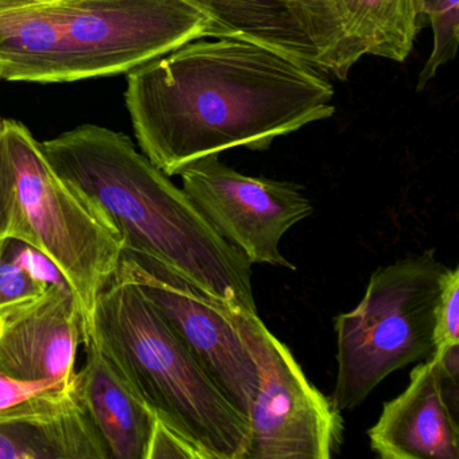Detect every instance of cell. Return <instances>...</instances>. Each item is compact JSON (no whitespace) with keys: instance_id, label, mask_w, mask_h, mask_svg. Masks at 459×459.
<instances>
[{"instance_id":"obj_11","label":"cell","mask_w":459,"mask_h":459,"mask_svg":"<svg viewBox=\"0 0 459 459\" xmlns=\"http://www.w3.org/2000/svg\"><path fill=\"white\" fill-rule=\"evenodd\" d=\"M458 377L432 356L413 368L407 389L368 431L372 450L384 459H458Z\"/></svg>"},{"instance_id":"obj_4","label":"cell","mask_w":459,"mask_h":459,"mask_svg":"<svg viewBox=\"0 0 459 459\" xmlns=\"http://www.w3.org/2000/svg\"><path fill=\"white\" fill-rule=\"evenodd\" d=\"M90 340L155 418L192 443L203 459H246L248 419L135 284L117 276L107 284L96 302Z\"/></svg>"},{"instance_id":"obj_3","label":"cell","mask_w":459,"mask_h":459,"mask_svg":"<svg viewBox=\"0 0 459 459\" xmlns=\"http://www.w3.org/2000/svg\"><path fill=\"white\" fill-rule=\"evenodd\" d=\"M220 37L182 0H61L0 12V80L71 82L128 74L187 42Z\"/></svg>"},{"instance_id":"obj_2","label":"cell","mask_w":459,"mask_h":459,"mask_svg":"<svg viewBox=\"0 0 459 459\" xmlns=\"http://www.w3.org/2000/svg\"><path fill=\"white\" fill-rule=\"evenodd\" d=\"M41 146L55 170L114 222L125 249L154 257L228 305L257 314L249 260L127 135L84 125Z\"/></svg>"},{"instance_id":"obj_7","label":"cell","mask_w":459,"mask_h":459,"mask_svg":"<svg viewBox=\"0 0 459 459\" xmlns=\"http://www.w3.org/2000/svg\"><path fill=\"white\" fill-rule=\"evenodd\" d=\"M114 276L141 290L233 407L248 419L259 388L260 361L268 332L259 314L228 305L139 252L125 249Z\"/></svg>"},{"instance_id":"obj_15","label":"cell","mask_w":459,"mask_h":459,"mask_svg":"<svg viewBox=\"0 0 459 459\" xmlns=\"http://www.w3.org/2000/svg\"><path fill=\"white\" fill-rule=\"evenodd\" d=\"M77 404L74 377L28 381L0 370V424L52 420Z\"/></svg>"},{"instance_id":"obj_22","label":"cell","mask_w":459,"mask_h":459,"mask_svg":"<svg viewBox=\"0 0 459 459\" xmlns=\"http://www.w3.org/2000/svg\"><path fill=\"white\" fill-rule=\"evenodd\" d=\"M25 6V0H0V12H4V10L18 9V7Z\"/></svg>"},{"instance_id":"obj_17","label":"cell","mask_w":459,"mask_h":459,"mask_svg":"<svg viewBox=\"0 0 459 459\" xmlns=\"http://www.w3.org/2000/svg\"><path fill=\"white\" fill-rule=\"evenodd\" d=\"M424 20L434 31V47L423 71L419 74L418 90L434 79L440 66L454 60L459 42V0H419Z\"/></svg>"},{"instance_id":"obj_12","label":"cell","mask_w":459,"mask_h":459,"mask_svg":"<svg viewBox=\"0 0 459 459\" xmlns=\"http://www.w3.org/2000/svg\"><path fill=\"white\" fill-rule=\"evenodd\" d=\"M84 322L71 287L0 311V370L21 380H72Z\"/></svg>"},{"instance_id":"obj_14","label":"cell","mask_w":459,"mask_h":459,"mask_svg":"<svg viewBox=\"0 0 459 459\" xmlns=\"http://www.w3.org/2000/svg\"><path fill=\"white\" fill-rule=\"evenodd\" d=\"M0 459H109L82 403L52 420L0 424Z\"/></svg>"},{"instance_id":"obj_8","label":"cell","mask_w":459,"mask_h":459,"mask_svg":"<svg viewBox=\"0 0 459 459\" xmlns=\"http://www.w3.org/2000/svg\"><path fill=\"white\" fill-rule=\"evenodd\" d=\"M177 176L211 227L252 265L297 270L281 252V238L313 213L297 185L244 176L219 155L189 163Z\"/></svg>"},{"instance_id":"obj_20","label":"cell","mask_w":459,"mask_h":459,"mask_svg":"<svg viewBox=\"0 0 459 459\" xmlns=\"http://www.w3.org/2000/svg\"><path fill=\"white\" fill-rule=\"evenodd\" d=\"M7 247L13 260L26 273H30L36 281H41L47 287L69 286L57 265L39 249L18 240H7Z\"/></svg>"},{"instance_id":"obj_16","label":"cell","mask_w":459,"mask_h":459,"mask_svg":"<svg viewBox=\"0 0 459 459\" xmlns=\"http://www.w3.org/2000/svg\"><path fill=\"white\" fill-rule=\"evenodd\" d=\"M211 18L220 37L257 42L264 39L276 15L273 0H182Z\"/></svg>"},{"instance_id":"obj_19","label":"cell","mask_w":459,"mask_h":459,"mask_svg":"<svg viewBox=\"0 0 459 459\" xmlns=\"http://www.w3.org/2000/svg\"><path fill=\"white\" fill-rule=\"evenodd\" d=\"M435 351L459 343V270H448L435 310Z\"/></svg>"},{"instance_id":"obj_21","label":"cell","mask_w":459,"mask_h":459,"mask_svg":"<svg viewBox=\"0 0 459 459\" xmlns=\"http://www.w3.org/2000/svg\"><path fill=\"white\" fill-rule=\"evenodd\" d=\"M146 459H203L192 443L155 418Z\"/></svg>"},{"instance_id":"obj_1","label":"cell","mask_w":459,"mask_h":459,"mask_svg":"<svg viewBox=\"0 0 459 459\" xmlns=\"http://www.w3.org/2000/svg\"><path fill=\"white\" fill-rule=\"evenodd\" d=\"M143 154L166 176L209 155L264 152L334 115V90L302 58L232 37L195 39L127 74Z\"/></svg>"},{"instance_id":"obj_13","label":"cell","mask_w":459,"mask_h":459,"mask_svg":"<svg viewBox=\"0 0 459 459\" xmlns=\"http://www.w3.org/2000/svg\"><path fill=\"white\" fill-rule=\"evenodd\" d=\"M84 346L87 357L74 375L77 397L109 459H146L154 413L92 340Z\"/></svg>"},{"instance_id":"obj_6","label":"cell","mask_w":459,"mask_h":459,"mask_svg":"<svg viewBox=\"0 0 459 459\" xmlns=\"http://www.w3.org/2000/svg\"><path fill=\"white\" fill-rule=\"evenodd\" d=\"M450 268L432 254L378 268L361 302L335 319L337 380L332 402L359 407L394 370L435 351V310Z\"/></svg>"},{"instance_id":"obj_10","label":"cell","mask_w":459,"mask_h":459,"mask_svg":"<svg viewBox=\"0 0 459 459\" xmlns=\"http://www.w3.org/2000/svg\"><path fill=\"white\" fill-rule=\"evenodd\" d=\"M314 65L348 79L364 56L403 63L424 26L419 0H284Z\"/></svg>"},{"instance_id":"obj_9","label":"cell","mask_w":459,"mask_h":459,"mask_svg":"<svg viewBox=\"0 0 459 459\" xmlns=\"http://www.w3.org/2000/svg\"><path fill=\"white\" fill-rule=\"evenodd\" d=\"M260 370L246 459L332 458L342 442L341 411L308 381L290 349L270 330Z\"/></svg>"},{"instance_id":"obj_18","label":"cell","mask_w":459,"mask_h":459,"mask_svg":"<svg viewBox=\"0 0 459 459\" xmlns=\"http://www.w3.org/2000/svg\"><path fill=\"white\" fill-rule=\"evenodd\" d=\"M47 289L13 260L7 240L0 241V311L34 299Z\"/></svg>"},{"instance_id":"obj_23","label":"cell","mask_w":459,"mask_h":459,"mask_svg":"<svg viewBox=\"0 0 459 459\" xmlns=\"http://www.w3.org/2000/svg\"><path fill=\"white\" fill-rule=\"evenodd\" d=\"M26 6H39V4H57L61 0H25Z\"/></svg>"},{"instance_id":"obj_5","label":"cell","mask_w":459,"mask_h":459,"mask_svg":"<svg viewBox=\"0 0 459 459\" xmlns=\"http://www.w3.org/2000/svg\"><path fill=\"white\" fill-rule=\"evenodd\" d=\"M49 257L79 303L87 342L99 295L114 278L125 238L100 208L69 185L22 123L0 120V241ZM85 342V343H87Z\"/></svg>"}]
</instances>
